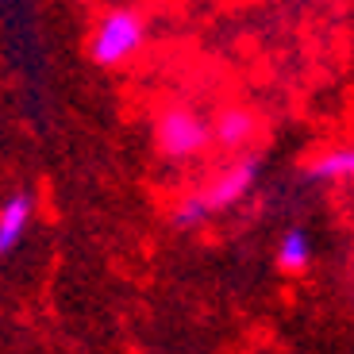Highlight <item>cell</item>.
Listing matches in <instances>:
<instances>
[{
  "instance_id": "cell-1",
  "label": "cell",
  "mask_w": 354,
  "mask_h": 354,
  "mask_svg": "<svg viewBox=\"0 0 354 354\" xmlns=\"http://www.w3.org/2000/svg\"><path fill=\"white\" fill-rule=\"evenodd\" d=\"M147 46V16L139 8H108L100 12L93 35H88V62L100 70H120L131 58H139V50Z\"/></svg>"
},
{
  "instance_id": "cell-2",
  "label": "cell",
  "mask_w": 354,
  "mask_h": 354,
  "mask_svg": "<svg viewBox=\"0 0 354 354\" xmlns=\"http://www.w3.org/2000/svg\"><path fill=\"white\" fill-rule=\"evenodd\" d=\"M151 139H154V151L169 162H189L196 154H204L212 147V135H208V120L196 112L193 104H162L154 112V124H151Z\"/></svg>"
},
{
  "instance_id": "cell-3",
  "label": "cell",
  "mask_w": 354,
  "mask_h": 354,
  "mask_svg": "<svg viewBox=\"0 0 354 354\" xmlns=\"http://www.w3.org/2000/svg\"><path fill=\"white\" fill-rule=\"evenodd\" d=\"M258 131H262V115L250 104H220L216 115L208 120V135H212V147L227 154H243L254 147Z\"/></svg>"
},
{
  "instance_id": "cell-4",
  "label": "cell",
  "mask_w": 354,
  "mask_h": 354,
  "mask_svg": "<svg viewBox=\"0 0 354 354\" xmlns=\"http://www.w3.org/2000/svg\"><path fill=\"white\" fill-rule=\"evenodd\" d=\"M258 169H262V162H258L254 154H239L231 166H223L220 174L212 177V185L204 189L208 208H212V212H223L231 204H239L243 196H250V189H254V181H258Z\"/></svg>"
},
{
  "instance_id": "cell-5",
  "label": "cell",
  "mask_w": 354,
  "mask_h": 354,
  "mask_svg": "<svg viewBox=\"0 0 354 354\" xmlns=\"http://www.w3.org/2000/svg\"><path fill=\"white\" fill-rule=\"evenodd\" d=\"M31 216H35V196L31 193H12L8 201L0 204V258L12 254L24 243L27 227H31Z\"/></svg>"
},
{
  "instance_id": "cell-6",
  "label": "cell",
  "mask_w": 354,
  "mask_h": 354,
  "mask_svg": "<svg viewBox=\"0 0 354 354\" xmlns=\"http://www.w3.org/2000/svg\"><path fill=\"white\" fill-rule=\"evenodd\" d=\"M304 174L312 181H354V147H331V151H319L308 162Z\"/></svg>"
},
{
  "instance_id": "cell-7",
  "label": "cell",
  "mask_w": 354,
  "mask_h": 354,
  "mask_svg": "<svg viewBox=\"0 0 354 354\" xmlns=\"http://www.w3.org/2000/svg\"><path fill=\"white\" fill-rule=\"evenodd\" d=\"M274 262H277L281 274H301V270H308L312 266V239L304 235L301 227H289L281 235V243H277Z\"/></svg>"
},
{
  "instance_id": "cell-8",
  "label": "cell",
  "mask_w": 354,
  "mask_h": 354,
  "mask_svg": "<svg viewBox=\"0 0 354 354\" xmlns=\"http://www.w3.org/2000/svg\"><path fill=\"white\" fill-rule=\"evenodd\" d=\"M208 216H212V208H208L204 193H189V196H181L177 208H174V227L193 231V227H201V223H208Z\"/></svg>"
}]
</instances>
